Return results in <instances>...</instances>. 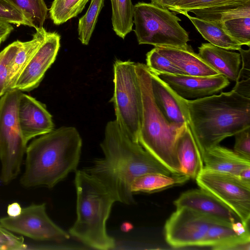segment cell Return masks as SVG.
<instances>
[{
    "label": "cell",
    "instance_id": "ac0fdd59",
    "mask_svg": "<svg viewBox=\"0 0 250 250\" xmlns=\"http://www.w3.org/2000/svg\"><path fill=\"white\" fill-rule=\"evenodd\" d=\"M204 169L238 176L242 169L250 167V160L219 145L201 153Z\"/></svg>",
    "mask_w": 250,
    "mask_h": 250
},
{
    "label": "cell",
    "instance_id": "f1b7e54d",
    "mask_svg": "<svg viewBox=\"0 0 250 250\" xmlns=\"http://www.w3.org/2000/svg\"><path fill=\"white\" fill-rule=\"evenodd\" d=\"M237 236L232 224L213 221L210 224L200 247L212 248Z\"/></svg>",
    "mask_w": 250,
    "mask_h": 250
},
{
    "label": "cell",
    "instance_id": "44dd1931",
    "mask_svg": "<svg viewBox=\"0 0 250 250\" xmlns=\"http://www.w3.org/2000/svg\"><path fill=\"white\" fill-rule=\"evenodd\" d=\"M36 30L31 40L22 42L21 46L10 64L7 91L14 89L21 72L46 37L47 32L43 27Z\"/></svg>",
    "mask_w": 250,
    "mask_h": 250
},
{
    "label": "cell",
    "instance_id": "2e32d148",
    "mask_svg": "<svg viewBox=\"0 0 250 250\" xmlns=\"http://www.w3.org/2000/svg\"><path fill=\"white\" fill-rule=\"evenodd\" d=\"M149 72L154 101L163 115L171 123L188 124V100L179 96L155 73Z\"/></svg>",
    "mask_w": 250,
    "mask_h": 250
},
{
    "label": "cell",
    "instance_id": "60d3db41",
    "mask_svg": "<svg viewBox=\"0 0 250 250\" xmlns=\"http://www.w3.org/2000/svg\"><path fill=\"white\" fill-rule=\"evenodd\" d=\"M13 30L11 23L0 20V39L4 41Z\"/></svg>",
    "mask_w": 250,
    "mask_h": 250
},
{
    "label": "cell",
    "instance_id": "3957f363",
    "mask_svg": "<svg viewBox=\"0 0 250 250\" xmlns=\"http://www.w3.org/2000/svg\"><path fill=\"white\" fill-rule=\"evenodd\" d=\"M188 125L200 153L250 127V98L232 89L188 100Z\"/></svg>",
    "mask_w": 250,
    "mask_h": 250
},
{
    "label": "cell",
    "instance_id": "603a6c76",
    "mask_svg": "<svg viewBox=\"0 0 250 250\" xmlns=\"http://www.w3.org/2000/svg\"><path fill=\"white\" fill-rule=\"evenodd\" d=\"M189 179L184 174L148 173L137 178L132 184L131 190L133 194L152 193L184 184Z\"/></svg>",
    "mask_w": 250,
    "mask_h": 250
},
{
    "label": "cell",
    "instance_id": "30bf717a",
    "mask_svg": "<svg viewBox=\"0 0 250 250\" xmlns=\"http://www.w3.org/2000/svg\"><path fill=\"white\" fill-rule=\"evenodd\" d=\"M0 224L14 233L37 241L60 242L70 238L69 233L49 217L45 203L32 204L23 208L16 217H1Z\"/></svg>",
    "mask_w": 250,
    "mask_h": 250
},
{
    "label": "cell",
    "instance_id": "e575fe53",
    "mask_svg": "<svg viewBox=\"0 0 250 250\" xmlns=\"http://www.w3.org/2000/svg\"><path fill=\"white\" fill-rule=\"evenodd\" d=\"M26 248L22 236L15 235L0 224V250H21Z\"/></svg>",
    "mask_w": 250,
    "mask_h": 250
},
{
    "label": "cell",
    "instance_id": "5b68a950",
    "mask_svg": "<svg viewBox=\"0 0 250 250\" xmlns=\"http://www.w3.org/2000/svg\"><path fill=\"white\" fill-rule=\"evenodd\" d=\"M135 71L140 89L142 114L139 144L174 174H182L176 151L177 138L186 124L171 123L155 103L151 76L146 65L136 63Z\"/></svg>",
    "mask_w": 250,
    "mask_h": 250
},
{
    "label": "cell",
    "instance_id": "ab89813d",
    "mask_svg": "<svg viewBox=\"0 0 250 250\" xmlns=\"http://www.w3.org/2000/svg\"><path fill=\"white\" fill-rule=\"evenodd\" d=\"M181 0H150L151 3L158 6L167 8L171 10L175 7Z\"/></svg>",
    "mask_w": 250,
    "mask_h": 250
},
{
    "label": "cell",
    "instance_id": "7a4b0ae2",
    "mask_svg": "<svg viewBox=\"0 0 250 250\" xmlns=\"http://www.w3.org/2000/svg\"><path fill=\"white\" fill-rule=\"evenodd\" d=\"M82 147V138L73 126L61 127L34 139L27 146L21 184L52 188L77 170Z\"/></svg>",
    "mask_w": 250,
    "mask_h": 250
},
{
    "label": "cell",
    "instance_id": "7c38bea8",
    "mask_svg": "<svg viewBox=\"0 0 250 250\" xmlns=\"http://www.w3.org/2000/svg\"><path fill=\"white\" fill-rule=\"evenodd\" d=\"M60 35L47 32L46 37L20 75L14 87L29 91L37 87L54 62L60 47Z\"/></svg>",
    "mask_w": 250,
    "mask_h": 250
},
{
    "label": "cell",
    "instance_id": "d6986e66",
    "mask_svg": "<svg viewBox=\"0 0 250 250\" xmlns=\"http://www.w3.org/2000/svg\"><path fill=\"white\" fill-rule=\"evenodd\" d=\"M198 50L199 56L219 74L229 80L237 81L241 61L240 53L210 43H202Z\"/></svg>",
    "mask_w": 250,
    "mask_h": 250
},
{
    "label": "cell",
    "instance_id": "484cf974",
    "mask_svg": "<svg viewBox=\"0 0 250 250\" xmlns=\"http://www.w3.org/2000/svg\"><path fill=\"white\" fill-rule=\"evenodd\" d=\"M5 0L18 9L36 30L43 27L48 12L43 0Z\"/></svg>",
    "mask_w": 250,
    "mask_h": 250
},
{
    "label": "cell",
    "instance_id": "8d00e7d4",
    "mask_svg": "<svg viewBox=\"0 0 250 250\" xmlns=\"http://www.w3.org/2000/svg\"><path fill=\"white\" fill-rule=\"evenodd\" d=\"M211 248L217 250H250V233L238 236Z\"/></svg>",
    "mask_w": 250,
    "mask_h": 250
},
{
    "label": "cell",
    "instance_id": "83f0119b",
    "mask_svg": "<svg viewBox=\"0 0 250 250\" xmlns=\"http://www.w3.org/2000/svg\"><path fill=\"white\" fill-rule=\"evenodd\" d=\"M104 0H91L85 14L79 19L78 26V38L84 45L89 43L95 27L98 16L104 6Z\"/></svg>",
    "mask_w": 250,
    "mask_h": 250
},
{
    "label": "cell",
    "instance_id": "9c48e42d",
    "mask_svg": "<svg viewBox=\"0 0 250 250\" xmlns=\"http://www.w3.org/2000/svg\"><path fill=\"white\" fill-rule=\"evenodd\" d=\"M200 188L229 208L246 227L250 220V184L238 177L203 169L196 178Z\"/></svg>",
    "mask_w": 250,
    "mask_h": 250
},
{
    "label": "cell",
    "instance_id": "f546056e",
    "mask_svg": "<svg viewBox=\"0 0 250 250\" xmlns=\"http://www.w3.org/2000/svg\"><path fill=\"white\" fill-rule=\"evenodd\" d=\"M250 3V0H181L171 11L174 13L188 14L193 10Z\"/></svg>",
    "mask_w": 250,
    "mask_h": 250
},
{
    "label": "cell",
    "instance_id": "4dcf8cb0",
    "mask_svg": "<svg viewBox=\"0 0 250 250\" xmlns=\"http://www.w3.org/2000/svg\"><path fill=\"white\" fill-rule=\"evenodd\" d=\"M220 23L226 32L242 45L250 47V17L235 18Z\"/></svg>",
    "mask_w": 250,
    "mask_h": 250
},
{
    "label": "cell",
    "instance_id": "52a82bcc",
    "mask_svg": "<svg viewBox=\"0 0 250 250\" xmlns=\"http://www.w3.org/2000/svg\"><path fill=\"white\" fill-rule=\"evenodd\" d=\"M21 93L13 89L0 99V181L4 185L11 183L20 174L27 148L17 116Z\"/></svg>",
    "mask_w": 250,
    "mask_h": 250
},
{
    "label": "cell",
    "instance_id": "d590c367",
    "mask_svg": "<svg viewBox=\"0 0 250 250\" xmlns=\"http://www.w3.org/2000/svg\"><path fill=\"white\" fill-rule=\"evenodd\" d=\"M233 151L248 160H250V127L235 134Z\"/></svg>",
    "mask_w": 250,
    "mask_h": 250
},
{
    "label": "cell",
    "instance_id": "74e56055",
    "mask_svg": "<svg viewBox=\"0 0 250 250\" xmlns=\"http://www.w3.org/2000/svg\"><path fill=\"white\" fill-rule=\"evenodd\" d=\"M238 51L242 59V66L240 69L237 81L250 78V49L244 50L241 48Z\"/></svg>",
    "mask_w": 250,
    "mask_h": 250
},
{
    "label": "cell",
    "instance_id": "836d02e7",
    "mask_svg": "<svg viewBox=\"0 0 250 250\" xmlns=\"http://www.w3.org/2000/svg\"><path fill=\"white\" fill-rule=\"evenodd\" d=\"M0 20L17 26L22 25L32 27L23 15L5 0H0Z\"/></svg>",
    "mask_w": 250,
    "mask_h": 250
},
{
    "label": "cell",
    "instance_id": "ffe728a7",
    "mask_svg": "<svg viewBox=\"0 0 250 250\" xmlns=\"http://www.w3.org/2000/svg\"><path fill=\"white\" fill-rule=\"evenodd\" d=\"M177 157L182 174L196 179L204 168L202 156L188 124L179 135L176 144Z\"/></svg>",
    "mask_w": 250,
    "mask_h": 250
},
{
    "label": "cell",
    "instance_id": "7bdbcfd3",
    "mask_svg": "<svg viewBox=\"0 0 250 250\" xmlns=\"http://www.w3.org/2000/svg\"><path fill=\"white\" fill-rule=\"evenodd\" d=\"M237 177L242 181L250 184V167L242 169Z\"/></svg>",
    "mask_w": 250,
    "mask_h": 250
},
{
    "label": "cell",
    "instance_id": "9a60e30c",
    "mask_svg": "<svg viewBox=\"0 0 250 250\" xmlns=\"http://www.w3.org/2000/svg\"><path fill=\"white\" fill-rule=\"evenodd\" d=\"M174 204L176 208H187L217 221L232 224L240 220L237 215L223 202L201 188L183 193L174 202Z\"/></svg>",
    "mask_w": 250,
    "mask_h": 250
},
{
    "label": "cell",
    "instance_id": "ba28073f",
    "mask_svg": "<svg viewBox=\"0 0 250 250\" xmlns=\"http://www.w3.org/2000/svg\"><path fill=\"white\" fill-rule=\"evenodd\" d=\"M135 66L136 62L130 61H115L114 91L110 101L114 105L115 121L120 128L138 143L142 101Z\"/></svg>",
    "mask_w": 250,
    "mask_h": 250
},
{
    "label": "cell",
    "instance_id": "d4e9b609",
    "mask_svg": "<svg viewBox=\"0 0 250 250\" xmlns=\"http://www.w3.org/2000/svg\"><path fill=\"white\" fill-rule=\"evenodd\" d=\"M190 12L197 18L221 22L235 18L250 17V3L195 9Z\"/></svg>",
    "mask_w": 250,
    "mask_h": 250
},
{
    "label": "cell",
    "instance_id": "4316f807",
    "mask_svg": "<svg viewBox=\"0 0 250 250\" xmlns=\"http://www.w3.org/2000/svg\"><path fill=\"white\" fill-rule=\"evenodd\" d=\"M89 0H54L49 9L50 18L57 25L80 14Z\"/></svg>",
    "mask_w": 250,
    "mask_h": 250
},
{
    "label": "cell",
    "instance_id": "1f68e13d",
    "mask_svg": "<svg viewBox=\"0 0 250 250\" xmlns=\"http://www.w3.org/2000/svg\"><path fill=\"white\" fill-rule=\"evenodd\" d=\"M22 42L16 41L0 52V97L7 91V83L10 64L19 51Z\"/></svg>",
    "mask_w": 250,
    "mask_h": 250
},
{
    "label": "cell",
    "instance_id": "b9f144b4",
    "mask_svg": "<svg viewBox=\"0 0 250 250\" xmlns=\"http://www.w3.org/2000/svg\"><path fill=\"white\" fill-rule=\"evenodd\" d=\"M22 209V208L19 203H12L7 206V215L12 217H16L21 214Z\"/></svg>",
    "mask_w": 250,
    "mask_h": 250
},
{
    "label": "cell",
    "instance_id": "cb8c5ba5",
    "mask_svg": "<svg viewBox=\"0 0 250 250\" xmlns=\"http://www.w3.org/2000/svg\"><path fill=\"white\" fill-rule=\"evenodd\" d=\"M112 24L116 34L124 39L132 30L134 5L131 0H110Z\"/></svg>",
    "mask_w": 250,
    "mask_h": 250
},
{
    "label": "cell",
    "instance_id": "277c9868",
    "mask_svg": "<svg viewBox=\"0 0 250 250\" xmlns=\"http://www.w3.org/2000/svg\"><path fill=\"white\" fill-rule=\"evenodd\" d=\"M76 219L69 234L91 248L115 249L114 239L108 235L106 224L115 200L97 180L83 169L75 171Z\"/></svg>",
    "mask_w": 250,
    "mask_h": 250
},
{
    "label": "cell",
    "instance_id": "ee69618b",
    "mask_svg": "<svg viewBox=\"0 0 250 250\" xmlns=\"http://www.w3.org/2000/svg\"><path fill=\"white\" fill-rule=\"evenodd\" d=\"M3 42V41L1 39H0V44H1V43Z\"/></svg>",
    "mask_w": 250,
    "mask_h": 250
},
{
    "label": "cell",
    "instance_id": "8992f818",
    "mask_svg": "<svg viewBox=\"0 0 250 250\" xmlns=\"http://www.w3.org/2000/svg\"><path fill=\"white\" fill-rule=\"evenodd\" d=\"M181 21L167 8L151 3L139 2L134 5L133 21L139 44L186 47L188 34L179 23Z\"/></svg>",
    "mask_w": 250,
    "mask_h": 250
},
{
    "label": "cell",
    "instance_id": "8fae6325",
    "mask_svg": "<svg viewBox=\"0 0 250 250\" xmlns=\"http://www.w3.org/2000/svg\"><path fill=\"white\" fill-rule=\"evenodd\" d=\"M213 221L187 208H177L166 222V240L174 248L200 247Z\"/></svg>",
    "mask_w": 250,
    "mask_h": 250
},
{
    "label": "cell",
    "instance_id": "6da1fadb",
    "mask_svg": "<svg viewBox=\"0 0 250 250\" xmlns=\"http://www.w3.org/2000/svg\"><path fill=\"white\" fill-rule=\"evenodd\" d=\"M104 157L83 169L99 182L116 202L135 203L131 187L138 177L151 173H173L120 128L115 120L108 122L100 144Z\"/></svg>",
    "mask_w": 250,
    "mask_h": 250
},
{
    "label": "cell",
    "instance_id": "5bb4252c",
    "mask_svg": "<svg viewBox=\"0 0 250 250\" xmlns=\"http://www.w3.org/2000/svg\"><path fill=\"white\" fill-rule=\"evenodd\" d=\"M17 116L22 135L27 143L31 139L54 129L52 115L45 105L22 92L18 101Z\"/></svg>",
    "mask_w": 250,
    "mask_h": 250
},
{
    "label": "cell",
    "instance_id": "4fadbf2b",
    "mask_svg": "<svg viewBox=\"0 0 250 250\" xmlns=\"http://www.w3.org/2000/svg\"><path fill=\"white\" fill-rule=\"evenodd\" d=\"M152 72L179 96L187 100L216 94L229 84V80L221 74L197 76Z\"/></svg>",
    "mask_w": 250,
    "mask_h": 250
},
{
    "label": "cell",
    "instance_id": "f35d334b",
    "mask_svg": "<svg viewBox=\"0 0 250 250\" xmlns=\"http://www.w3.org/2000/svg\"><path fill=\"white\" fill-rule=\"evenodd\" d=\"M232 89L239 94L250 98V78L236 82Z\"/></svg>",
    "mask_w": 250,
    "mask_h": 250
},
{
    "label": "cell",
    "instance_id": "e0dca14e",
    "mask_svg": "<svg viewBox=\"0 0 250 250\" xmlns=\"http://www.w3.org/2000/svg\"><path fill=\"white\" fill-rule=\"evenodd\" d=\"M155 48L159 53L169 60L187 75L210 76L220 74L195 53L190 45L184 47Z\"/></svg>",
    "mask_w": 250,
    "mask_h": 250
},
{
    "label": "cell",
    "instance_id": "7402d4cb",
    "mask_svg": "<svg viewBox=\"0 0 250 250\" xmlns=\"http://www.w3.org/2000/svg\"><path fill=\"white\" fill-rule=\"evenodd\" d=\"M202 37L215 46L230 50H239L242 45L229 35L221 23L213 22L186 15Z\"/></svg>",
    "mask_w": 250,
    "mask_h": 250
},
{
    "label": "cell",
    "instance_id": "d6a6232c",
    "mask_svg": "<svg viewBox=\"0 0 250 250\" xmlns=\"http://www.w3.org/2000/svg\"><path fill=\"white\" fill-rule=\"evenodd\" d=\"M146 56V65L150 71L169 74L186 75L169 60L159 53L155 47L147 52Z\"/></svg>",
    "mask_w": 250,
    "mask_h": 250
}]
</instances>
